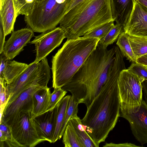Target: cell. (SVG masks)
Listing matches in <instances>:
<instances>
[{"label":"cell","instance_id":"4fadbf2b","mask_svg":"<svg viewBox=\"0 0 147 147\" xmlns=\"http://www.w3.org/2000/svg\"><path fill=\"white\" fill-rule=\"evenodd\" d=\"M39 63L34 62L28 67L11 83L7 84L9 103L15 99L26 86L35 78L37 74Z\"/></svg>","mask_w":147,"mask_h":147},{"label":"cell","instance_id":"f1b7e54d","mask_svg":"<svg viewBox=\"0 0 147 147\" xmlns=\"http://www.w3.org/2000/svg\"><path fill=\"white\" fill-rule=\"evenodd\" d=\"M67 92V91L61 88H54L53 91L51 94L47 111L53 109L64 97Z\"/></svg>","mask_w":147,"mask_h":147},{"label":"cell","instance_id":"52a82bcc","mask_svg":"<svg viewBox=\"0 0 147 147\" xmlns=\"http://www.w3.org/2000/svg\"><path fill=\"white\" fill-rule=\"evenodd\" d=\"M31 112H21L7 124L11 127L13 138L22 147H34L44 141L37 133Z\"/></svg>","mask_w":147,"mask_h":147},{"label":"cell","instance_id":"e575fe53","mask_svg":"<svg viewBox=\"0 0 147 147\" xmlns=\"http://www.w3.org/2000/svg\"><path fill=\"white\" fill-rule=\"evenodd\" d=\"M135 62L147 66V55H145L137 58Z\"/></svg>","mask_w":147,"mask_h":147},{"label":"cell","instance_id":"e0dca14e","mask_svg":"<svg viewBox=\"0 0 147 147\" xmlns=\"http://www.w3.org/2000/svg\"><path fill=\"white\" fill-rule=\"evenodd\" d=\"M51 94L50 88L47 86L42 88L34 93L31 112L32 118L47 111Z\"/></svg>","mask_w":147,"mask_h":147},{"label":"cell","instance_id":"7c38bea8","mask_svg":"<svg viewBox=\"0 0 147 147\" xmlns=\"http://www.w3.org/2000/svg\"><path fill=\"white\" fill-rule=\"evenodd\" d=\"M34 36V32L30 28L13 31L10 37L5 42L3 53L8 59H13L23 50L27 44L30 43L31 38Z\"/></svg>","mask_w":147,"mask_h":147},{"label":"cell","instance_id":"cb8c5ba5","mask_svg":"<svg viewBox=\"0 0 147 147\" xmlns=\"http://www.w3.org/2000/svg\"><path fill=\"white\" fill-rule=\"evenodd\" d=\"M123 32V26L117 23L113 25L107 34L100 40L98 44L105 49H107L109 45L112 44L115 41Z\"/></svg>","mask_w":147,"mask_h":147},{"label":"cell","instance_id":"836d02e7","mask_svg":"<svg viewBox=\"0 0 147 147\" xmlns=\"http://www.w3.org/2000/svg\"><path fill=\"white\" fill-rule=\"evenodd\" d=\"M104 147H138L139 146H136L134 144L131 143H124L119 144H115L112 143H106V144L103 146Z\"/></svg>","mask_w":147,"mask_h":147},{"label":"cell","instance_id":"9a60e30c","mask_svg":"<svg viewBox=\"0 0 147 147\" xmlns=\"http://www.w3.org/2000/svg\"><path fill=\"white\" fill-rule=\"evenodd\" d=\"M17 17L14 0H0V24L5 36L14 31Z\"/></svg>","mask_w":147,"mask_h":147},{"label":"cell","instance_id":"5b68a950","mask_svg":"<svg viewBox=\"0 0 147 147\" xmlns=\"http://www.w3.org/2000/svg\"><path fill=\"white\" fill-rule=\"evenodd\" d=\"M70 5L68 0H37L29 14L24 16V21L34 32L52 30L59 23Z\"/></svg>","mask_w":147,"mask_h":147},{"label":"cell","instance_id":"6da1fadb","mask_svg":"<svg viewBox=\"0 0 147 147\" xmlns=\"http://www.w3.org/2000/svg\"><path fill=\"white\" fill-rule=\"evenodd\" d=\"M122 67L113 65L105 83L98 94L87 107L82 120L88 133L98 147L104 142L120 117V98L118 85Z\"/></svg>","mask_w":147,"mask_h":147},{"label":"cell","instance_id":"44dd1931","mask_svg":"<svg viewBox=\"0 0 147 147\" xmlns=\"http://www.w3.org/2000/svg\"><path fill=\"white\" fill-rule=\"evenodd\" d=\"M116 45L124 56L130 61L135 62L136 59L129 41L128 34L122 32L117 39Z\"/></svg>","mask_w":147,"mask_h":147},{"label":"cell","instance_id":"603a6c76","mask_svg":"<svg viewBox=\"0 0 147 147\" xmlns=\"http://www.w3.org/2000/svg\"><path fill=\"white\" fill-rule=\"evenodd\" d=\"M62 142L65 147H82L70 120L63 134Z\"/></svg>","mask_w":147,"mask_h":147},{"label":"cell","instance_id":"484cf974","mask_svg":"<svg viewBox=\"0 0 147 147\" xmlns=\"http://www.w3.org/2000/svg\"><path fill=\"white\" fill-rule=\"evenodd\" d=\"M37 0H14L17 16L20 15H28Z\"/></svg>","mask_w":147,"mask_h":147},{"label":"cell","instance_id":"d6a6232c","mask_svg":"<svg viewBox=\"0 0 147 147\" xmlns=\"http://www.w3.org/2000/svg\"><path fill=\"white\" fill-rule=\"evenodd\" d=\"M5 36L3 29L0 24V54L3 52Z\"/></svg>","mask_w":147,"mask_h":147},{"label":"cell","instance_id":"ba28073f","mask_svg":"<svg viewBox=\"0 0 147 147\" xmlns=\"http://www.w3.org/2000/svg\"><path fill=\"white\" fill-rule=\"evenodd\" d=\"M66 38L65 32L60 27L42 32L35 36L30 42L35 46L36 57L34 61L39 63L55 48L59 46L64 39Z\"/></svg>","mask_w":147,"mask_h":147},{"label":"cell","instance_id":"8fae6325","mask_svg":"<svg viewBox=\"0 0 147 147\" xmlns=\"http://www.w3.org/2000/svg\"><path fill=\"white\" fill-rule=\"evenodd\" d=\"M120 117L129 123L132 134L141 145L147 143V104L145 100L143 99L136 112Z\"/></svg>","mask_w":147,"mask_h":147},{"label":"cell","instance_id":"8992f818","mask_svg":"<svg viewBox=\"0 0 147 147\" xmlns=\"http://www.w3.org/2000/svg\"><path fill=\"white\" fill-rule=\"evenodd\" d=\"M118 85L120 98V116L135 113L142 101V87L138 77L128 69L120 74Z\"/></svg>","mask_w":147,"mask_h":147},{"label":"cell","instance_id":"4316f807","mask_svg":"<svg viewBox=\"0 0 147 147\" xmlns=\"http://www.w3.org/2000/svg\"><path fill=\"white\" fill-rule=\"evenodd\" d=\"M114 22H111L97 27L87 32L83 37L100 39L107 34L112 26L114 24Z\"/></svg>","mask_w":147,"mask_h":147},{"label":"cell","instance_id":"f546056e","mask_svg":"<svg viewBox=\"0 0 147 147\" xmlns=\"http://www.w3.org/2000/svg\"><path fill=\"white\" fill-rule=\"evenodd\" d=\"M0 124V131L3 132L6 137L7 140L5 142L7 145L10 147H22L13 138L11 127L3 121Z\"/></svg>","mask_w":147,"mask_h":147},{"label":"cell","instance_id":"7a4b0ae2","mask_svg":"<svg viewBox=\"0 0 147 147\" xmlns=\"http://www.w3.org/2000/svg\"><path fill=\"white\" fill-rule=\"evenodd\" d=\"M115 55V46L108 50L98 44L71 81L62 88L69 92L75 101L88 107L105 83Z\"/></svg>","mask_w":147,"mask_h":147},{"label":"cell","instance_id":"83f0119b","mask_svg":"<svg viewBox=\"0 0 147 147\" xmlns=\"http://www.w3.org/2000/svg\"><path fill=\"white\" fill-rule=\"evenodd\" d=\"M7 84L3 78L0 77V114L1 119L5 108L8 102Z\"/></svg>","mask_w":147,"mask_h":147},{"label":"cell","instance_id":"5bb4252c","mask_svg":"<svg viewBox=\"0 0 147 147\" xmlns=\"http://www.w3.org/2000/svg\"><path fill=\"white\" fill-rule=\"evenodd\" d=\"M57 106L52 110L32 118L37 133L44 141L52 143L56 121Z\"/></svg>","mask_w":147,"mask_h":147},{"label":"cell","instance_id":"d6986e66","mask_svg":"<svg viewBox=\"0 0 147 147\" xmlns=\"http://www.w3.org/2000/svg\"><path fill=\"white\" fill-rule=\"evenodd\" d=\"M27 64L8 59L3 75L7 84L11 83L28 66Z\"/></svg>","mask_w":147,"mask_h":147},{"label":"cell","instance_id":"ab89813d","mask_svg":"<svg viewBox=\"0 0 147 147\" xmlns=\"http://www.w3.org/2000/svg\"><path fill=\"white\" fill-rule=\"evenodd\" d=\"M73 0H68V1L70 3V4H71V2H72Z\"/></svg>","mask_w":147,"mask_h":147},{"label":"cell","instance_id":"ffe728a7","mask_svg":"<svg viewBox=\"0 0 147 147\" xmlns=\"http://www.w3.org/2000/svg\"><path fill=\"white\" fill-rule=\"evenodd\" d=\"M71 95L64 97L57 105V107L56 125L52 143L59 140V135L63 124Z\"/></svg>","mask_w":147,"mask_h":147},{"label":"cell","instance_id":"3957f363","mask_svg":"<svg viewBox=\"0 0 147 147\" xmlns=\"http://www.w3.org/2000/svg\"><path fill=\"white\" fill-rule=\"evenodd\" d=\"M112 21L110 0H85L67 12L59 24L68 40Z\"/></svg>","mask_w":147,"mask_h":147},{"label":"cell","instance_id":"2e32d148","mask_svg":"<svg viewBox=\"0 0 147 147\" xmlns=\"http://www.w3.org/2000/svg\"><path fill=\"white\" fill-rule=\"evenodd\" d=\"M112 15L116 23L123 26L133 7V0H110Z\"/></svg>","mask_w":147,"mask_h":147},{"label":"cell","instance_id":"30bf717a","mask_svg":"<svg viewBox=\"0 0 147 147\" xmlns=\"http://www.w3.org/2000/svg\"><path fill=\"white\" fill-rule=\"evenodd\" d=\"M129 18L123 26V31L129 35L147 38V8L136 0Z\"/></svg>","mask_w":147,"mask_h":147},{"label":"cell","instance_id":"60d3db41","mask_svg":"<svg viewBox=\"0 0 147 147\" xmlns=\"http://www.w3.org/2000/svg\"><path fill=\"white\" fill-rule=\"evenodd\" d=\"M145 66L146 67V69H147V66H145Z\"/></svg>","mask_w":147,"mask_h":147},{"label":"cell","instance_id":"ac0fdd59","mask_svg":"<svg viewBox=\"0 0 147 147\" xmlns=\"http://www.w3.org/2000/svg\"><path fill=\"white\" fill-rule=\"evenodd\" d=\"M70 120L82 147H98L86 131L82 123V120L77 115L72 117Z\"/></svg>","mask_w":147,"mask_h":147},{"label":"cell","instance_id":"4dcf8cb0","mask_svg":"<svg viewBox=\"0 0 147 147\" xmlns=\"http://www.w3.org/2000/svg\"><path fill=\"white\" fill-rule=\"evenodd\" d=\"M128 69L138 77L142 83L145 80H147V69L145 65L134 62Z\"/></svg>","mask_w":147,"mask_h":147},{"label":"cell","instance_id":"7402d4cb","mask_svg":"<svg viewBox=\"0 0 147 147\" xmlns=\"http://www.w3.org/2000/svg\"><path fill=\"white\" fill-rule=\"evenodd\" d=\"M128 39L136 59L147 54V38L128 35Z\"/></svg>","mask_w":147,"mask_h":147},{"label":"cell","instance_id":"277c9868","mask_svg":"<svg viewBox=\"0 0 147 147\" xmlns=\"http://www.w3.org/2000/svg\"><path fill=\"white\" fill-rule=\"evenodd\" d=\"M99 39L83 37L67 40L52 59L53 87L69 82L96 49Z\"/></svg>","mask_w":147,"mask_h":147},{"label":"cell","instance_id":"1f68e13d","mask_svg":"<svg viewBox=\"0 0 147 147\" xmlns=\"http://www.w3.org/2000/svg\"><path fill=\"white\" fill-rule=\"evenodd\" d=\"M0 77H1L8 59L3 52L0 54Z\"/></svg>","mask_w":147,"mask_h":147},{"label":"cell","instance_id":"d590c367","mask_svg":"<svg viewBox=\"0 0 147 147\" xmlns=\"http://www.w3.org/2000/svg\"><path fill=\"white\" fill-rule=\"evenodd\" d=\"M145 101L147 104V80H145L142 83Z\"/></svg>","mask_w":147,"mask_h":147},{"label":"cell","instance_id":"9c48e42d","mask_svg":"<svg viewBox=\"0 0 147 147\" xmlns=\"http://www.w3.org/2000/svg\"><path fill=\"white\" fill-rule=\"evenodd\" d=\"M28 86L25 87L15 99L7 104L0 123L3 121L7 124L20 113L31 111L34 94L38 89L45 87L32 83Z\"/></svg>","mask_w":147,"mask_h":147},{"label":"cell","instance_id":"b9f144b4","mask_svg":"<svg viewBox=\"0 0 147 147\" xmlns=\"http://www.w3.org/2000/svg\"></svg>","mask_w":147,"mask_h":147},{"label":"cell","instance_id":"74e56055","mask_svg":"<svg viewBox=\"0 0 147 147\" xmlns=\"http://www.w3.org/2000/svg\"><path fill=\"white\" fill-rule=\"evenodd\" d=\"M7 140V138L4 134L2 131H0V141L4 142Z\"/></svg>","mask_w":147,"mask_h":147},{"label":"cell","instance_id":"f35d334b","mask_svg":"<svg viewBox=\"0 0 147 147\" xmlns=\"http://www.w3.org/2000/svg\"><path fill=\"white\" fill-rule=\"evenodd\" d=\"M139 3L147 8V0H136Z\"/></svg>","mask_w":147,"mask_h":147},{"label":"cell","instance_id":"d4e9b609","mask_svg":"<svg viewBox=\"0 0 147 147\" xmlns=\"http://www.w3.org/2000/svg\"><path fill=\"white\" fill-rule=\"evenodd\" d=\"M79 104L74 100L73 96L71 95L70 98L64 121L59 135V140L63 136L65 127L68 121L73 116L77 115L78 105Z\"/></svg>","mask_w":147,"mask_h":147},{"label":"cell","instance_id":"8d00e7d4","mask_svg":"<svg viewBox=\"0 0 147 147\" xmlns=\"http://www.w3.org/2000/svg\"><path fill=\"white\" fill-rule=\"evenodd\" d=\"M85 0H73L68 9L67 12L73 7Z\"/></svg>","mask_w":147,"mask_h":147}]
</instances>
